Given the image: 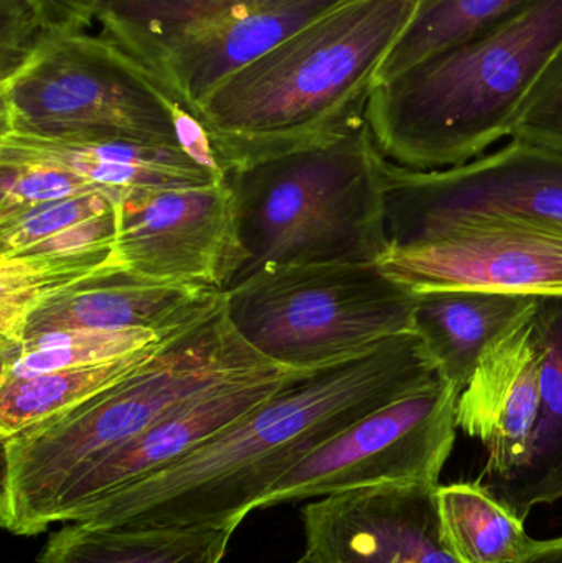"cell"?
<instances>
[{
  "label": "cell",
  "instance_id": "277c9868",
  "mask_svg": "<svg viewBox=\"0 0 562 563\" xmlns=\"http://www.w3.org/2000/svg\"><path fill=\"white\" fill-rule=\"evenodd\" d=\"M266 363L234 330L227 303L178 331L124 379L2 440L0 526L20 538L42 534L46 511L76 473L221 380Z\"/></svg>",
  "mask_w": 562,
  "mask_h": 563
},
{
  "label": "cell",
  "instance_id": "7c38bea8",
  "mask_svg": "<svg viewBox=\"0 0 562 563\" xmlns=\"http://www.w3.org/2000/svg\"><path fill=\"white\" fill-rule=\"evenodd\" d=\"M313 369L266 363L221 380L76 473L46 511L43 528L48 531L49 526L66 525L79 509L167 468Z\"/></svg>",
  "mask_w": 562,
  "mask_h": 563
},
{
  "label": "cell",
  "instance_id": "d4e9b609",
  "mask_svg": "<svg viewBox=\"0 0 562 563\" xmlns=\"http://www.w3.org/2000/svg\"><path fill=\"white\" fill-rule=\"evenodd\" d=\"M533 0H419L408 29L386 56L376 81L502 22Z\"/></svg>",
  "mask_w": 562,
  "mask_h": 563
},
{
  "label": "cell",
  "instance_id": "cb8c5ba5",
  "mask_svg": "<svg viewBox=\"0 0 562 563\" xmlns=\"http://www.w3.org/2000/svg\"><path fill=\"white\" fill-rule=\"evenodd\" d=\"M187 327L168 331L148 330V328H121V330L81 328V330L55 331V333L29 338L20 341L16 346L2 350L0 386L12 380L53 373V371L118 360L125 354L144 350L164 340L168 334Z\"/></svg>",
  "mask_w": 562,
  "mask_h": 563
},
{
  "label": "cell",
  "instance_id": "f546056e",
  "mask_svg": "<svg viewBox=\"0 0 562 563\" xmlns=\"http://www.w3.org/2000/svg\"><path fill=\"white\" fill-rule=\"evenodd\" d=\"M56 33H78L91 23L99 0H33Z\"/></svg>",
  "mask_w": 562,
  "mask_h": 563
},
{
  "label": "cell",
  "instance_id": "9c48e42d",
  "mask_svg": "<svg viewBox=\"0 0 562 563\" xmlns=\"http://www.w3.org/2000/svg\"><path fill=\"white\" fill-rule=\"evenodd\" d=\"M459 394L438 377L379 407L300 460L257 509L375 486L438 488L458 440Z\"/></svg>",
  "mask_w": 562,
  "mask_h": 563
},
{
  "label": "cell",
  "instance_id": "7402d4cb",
  "mask_svg": "<svg viewBox=\"0 0 562 563\" xmlns=\"http://www.w3.org/2000/svg\"><path fill=\"white\" fill-rule=\"evenodd\" d=\"M175 333L168 334L164 340L144 350L134 351L118 360L53 371V373L40 374L29 379L2 384L0 386V439H9L56 413L73 409L78 404L108 389L118 380L124 379L154 357L167 343L168 338L174 336Z\"/></svg>",
  "mask_w": 562,
  "mask_h": 563
},
{
  "label": "cell",
  "instance_id": "ba28073f",
  "mask_svg": "<svg viewBox=\"0 0 562 563\" xmlns=\"http://www.w3.org/2000/svg\"><path fill=\"white\" fill-rule=\"evenodd\" d=\"M383 185L392 247L474 224L562 228V152L518 139L438 170H415L385 158Z\"/></svg>",
  "mask_w": 562,
  "mask_h": 563
},
{
  "label": "cell",
  "instance_id": "4316f807",
  "mask_svg": "<svg viewBox=\"0 0 562 563\" xmlns=\"http://www.w3.org/2000/svg\"><path fill=\"white\" fill-rule=\"evenodd\" d=\"M91 194L109 195L119 203L128 191L102 187L59 168L0 165V213Z\"/></svg>",
  "mask_w": 562,
  "mask_h": 563
},
{
  "label": "cell",
  "instance_id": "4dcf8cb0",
  "mask_svg": "<svg viewBox=\"0 0 562 563\" xmlns=\"http://www.w3.org/2000/svg\"><path fill=\"white\" fill-rule=\"evenodd\" d=\"M521 563H562V536L544 541L535 539L530 554Z\"/></svg>",
  "mask_w": 562,
  "mask_h": 563
},
{
  "label": "cell",
  "instance_id": "603a6c76",
  "mask_svg": "<svg viewBox=\"0 0 562 563\" xmlns=\"http://www.w3.org/2000/svg\"><path fill=\"white\" fill-rule=\"evenodd\" d=\"M112 246L78 253L0 254V347L20 343L30 314L43 301L114 266Z\"/></svg>",
  "mask_w": 562,
  "mask_h": 563
},
{
  "label": "cell",
  "instance_id": "5bb4252c",
  "mask_svg": "<svg viewBox=\"0 0 562 563\" xmlns=\"http://www.w3.org/2000/svg\"><path fill=\"white\" fill-rule=\"evenodd\" d=\"M537 310L484 354L459 394V430L487 450L477 482L495 498L520 475L531 452L543 367Z\"/></svg>",
  "mask_w": 562,
  "mask_h": 563
},
{
  "label": "cell",
  "instance_id": "83f0119b",
  "mask_svg": "<svg viewBox=\"0 0 562 563\" xmlns=\"http://www.w3.org/2000/svg\"><path fill=\"white\" fill-rule=\"evenodd\" d=\"M58 35L33 0H0V82L22 71Z\"/></svg>",
  "mask_w": 562,
  "mask_h": 563
},
{
  "label": "cell",
  "instance_id": "2e32d148",
  "mask_svg": "<svg viewBox=\"0 0 562 563\" xmlns=\"http://www.w3.org/2000/svg\"><path fill=\"white\" fill-rule=\"evenodd\" d=\"M349 0H243L217 26L181 43L151 69L188 111L228 76Z\"/></svg>",
  "mask_w": 562,
  "mask_h": 563
},
{
  "label": "cell",
  "instance_id": "484cf974",
  "mask_svg": "<svg viewBox=\"0 0 562 563\" xmlns=\"http://www.w3.org/2000/svg\"><path fill=\"white\" fill-rule=\"evenodd\" d=\"M115 207L109 195L91 194L0 213V254L19 253Z\"/></svg>",
  "mask_w": 562,
  "mask_h": 563
},
{
  "label": "cell",
  "instance_id": "3957f363",
  "mask_svg": "<svg viewBox=\"0 0 562 563\" xmlns=\"http://www.w3.org/2000/svg\"><path fill=\"white\" fill-rule=\"evenodd\" d=\"M562 52V0L502 22L376 81L365 121L388 161L415 170L465 164L511 137Z\"/></svg>",
  "mask_w": 562,
  "mask_h": 563
},
{
  "label": "cell",
  "instance_id": "ffe728a7",
  "mask_svg": "<svg viewBox=\"0 0 562 563\" xmlns=\"http://www.w3.org/2000/svg\"><path fill=\"white\" fill-rule=\"evenodd\" d=\"M543 341L541 397L527 465L498 496L527 521L535 508L562 501V300L541 298L537 310Z\"/></svg>",
  "mask_w": 562,
  "mask_h": 563
},
{
  "label": "cell",
  "instance_id": "4fadbf2b",
  "mask_svg": "<svg viewBox=\"0 0 562 563\" xmlns=\"http://www.w3.org/2000/svg\"><path fill=\"white\" fill-rule=\"evenodd\" d=\"M436 488L386 485L317 498L302 511L312 563H458L439 538Z\"/></svg>",
  "mask_w": 562,
  "mask_h": 563
},
{
  "label": "cell",
  "instance_id": "7a4b0ae2",
  "mask_svg": "<svg viewBox=\"0 0 562 563\" xmlns=\"http://www.w3.org/2000/svg\"><path fill=\"white\" fill-rule=\"evenodd\" d=\"M418 7L349 0L211 89L191 114L224 175L362 124L379 68Z\"/></svg>",
  "mask_w": 562,
  "mask_h": 563
},
{
  "label": "cell",
  "instance_id": "d6986e66",
  "mask_svg": "<svg viewBox=\"0 0 562 563\" xmlns=\"http://www.w3.org/2000/svg\"><path fill=\"white\" fill-rule=\"evenodd\" d=\"M238 525L99 528L66 522L35 563H221Z\"/></svg>",
  "mask_w": 562,
  "mask_h": 563
},
{
  "label": "cell",
  "instance_id": "6da1fadb",
  "mask_svg": "<svg viewBox=\"0 0 562 563\" xmlns=\"http://www.w3.org/2000/svg\"><path fill=\"white\" fill-rule=\"evenodd\" d=\"M438 377L416 331L386 338L293 380L184 459L79 509L69 522L240 526L300 460Z\"/></svg>",
  "mask_w": 562,
  "mask_h": 563
},
{
  "label": "cell",
  "instance_id": "30bf717a",
  "mask_svg": "<svg viewBox=\"0 0 562 563\" xmlns=\"http://www.w3.org/2000/svg\"><path fill=\"white\" fill-rule=\"evenodd\" d=\"M112 264L144 279L227 291L244 266L228 178L128 191L118 203Z\"/></svg>",
  "mask_w": 562,
  "mask_h": 563
},
{
  "label": "cell",
  "instance_id": "8fae6325",
  "mask_svg": "<svg viewBox=\"0 0 562 563\" xmlns=\"http://www.w3.org/2000/svg\"><path fill=\"white\" fill-rule=\"evenodd\" d=\"M379 269L412 294L485 290L562 300V228L488 223L389 247Z\"/></svg>",
  "mask_w": 562,
  "mask_h": 563
},
{
  "label": "cell",
  "instance_id": "8992f818",
  "mask_svg": "<svg viewBox=\"0 0 562 563\" xmlns=\"http://www.w3.org/2000/svg\"><path fill=\"white\" fill-rule=\"evenodd\" d=\"M416 294L378 264H306L263 271L227 291V313L264 360L326 366L415 331Z\"/></svg>",
  "mask_w": 562,
  "mask_h": 563
},
{
  "label": "cell",
  "instance_id": "1f68e13d",
  "mask_svg": "<svg viewBox=\"0 0 562 563\" xmlns=\"http://www.w3.org/2000/svg\"><path fill=\"white\" fill-rule=\"evenodd\" d=\"M293 563H312V561H310L309 555L304 554L302 558L297 559V561Z\"/></svg>",
  "mask_w": 562,
  "mask_h": 563
},
{
  "label": "cell",
  "instance_id": "44dd1931",
  "mask_svg": "<svg viewBox=\"0 0 562 563\" xmlns=\"http://www.w3.org/2000/svg\"><path fill=\"white\" fill-rule=\"evenodd\" d=\"M434 503L439 538L458 563H521L533 548L524 519L477 479L439 485Z\"/></svg>",
  "mask_w": 562,
  "mask_h": 563
},
{
  "label": "cell",
  "instance_id": "e0dca14e",
  "mask_svg": "<svg viewBox=\"0 0 562 563\" xmlns=\"http://www.w3.org/2000/svg\"><path fill=\"white\" fill-rule=\"evenodd\" d=\"M0 165L73 172L112 190L220 184L180 147L119 139H45L0 132Z\"/></svg>",
  "mask_w": 562,
  "mask_h": 563
},
{
  "label": "cell",
  "instance_id": "ac0fdd59",
  "mask_svg": "<svg viewBox=\"0 0 562 563\" xmlns=\"http://www.w3.org/2000/svg\"><path fill=\"white\" fill-rule=\"evenodd\" d=\"M540 301L504 291H425L416 294L415 331L438 376L462 393L484 354L533 313Z\"/></svg>",
  "mask_w": 562,
  "mask_h": 563
},
{
  "label": "cell",
  "instance_id": "52a82bcc",
  "mask_svg": "<svg viewBox=\"0 0 562 563\" xmlns=\"http://www.w3.org/2000/svg\"><path fill=\"white\" fill-rule=\"evenodd\" d=\"M184 106L111 38L63 33L0 82V132L180 147ZM181 148V147H180Z\"/></svg>",
  "mask_w": 562,
  "mask_h": 563
},
{
  "label": "cell",
  "instance_id": "f1b7e54d",
  "mask_svg": "<svg viewBox=\"0 0 562 563\" xmlns=\"http://www.w3.org/2000/svg\"><path fill=\"white\" fill-rule=\"evenodd\" d=\"M511 139L562 152V52L528 99Z\"/></svg>",
  "mask_w": 562,
  "mask_h": 563
},
{
  "label": "cell",
  "instance_id": "5b68a950",
  "mask_svg": "<svg viewBox=\"0 0 562 563\" xmlns=\"http://www.w3.org/2000/svg\"><path fill=\"white\" fill-rule=\"evenodd\" d=\"M385 158L363 121L322 144L230 172L244 253L230 288L274 267L378 264L392 247Z\"/></svg>",
  "mask_w": 562,
  "mask_h": 563
},
{
  "label": "cell",
  "instance_id": "9a60e30c",
  "mask_svg": "<svg viewBox=\"0 0 562 563\" xmlns=\"http://www.w3.org/2000/svg\"><path fill=\"white\" fill-rule=\"evenodd\" d=\"M224 303L227 291L218 288L144 279L112 266L43 301L20 341L81 328L175 330L213 317Z\"/></svg>",
  "mask_w": 562,
  "mask_h": 563
}]
</instances>
